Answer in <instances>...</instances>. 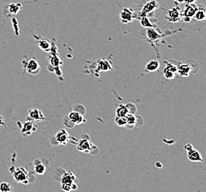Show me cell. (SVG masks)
I'll return each mask as SVG.
<instances>
[{
    "instance_id": "cell-8",
    "label": "cell",
    "mask_w": 206,
    "mask_h": 192,
    "mask_svg": "<svg viewBox=\"0 0 206 192\" xmlns=\"http://www.w3.org/2000/svg\"><path fill=\"white\" fill-rule=\"evenodd\" d=\"M68 118L70 119L71 121L73 123L74 125H79L82 124L85 121V120L83 115L81 114V113L76 112V111H72V112L69 113L68 115Z\"/></svg>"
},
{
    "instance_id": "cell-4",
    "label": "cell",
    "mask_w": 206,
    "mask_h": 192,
    "mask_svg": "<svg viewBox=\"0 0 206 192\" xmlns=\"http://www.w3.org/2000/svg\"><path fill=\"white\" fill-rule=\"evenodd\" d=\"M25 69L29 73L36 75L39 72L40 66L35 59H32L27 62Z\"/></svg>"
},
{
    "instance_id": "cell-18",
    "label": "cell",
    "mask_w": 206,
    "mask_h": 192,
    "mask_svg": "<svg viewBox=\"0 0 206 192\" xmlns=\"http://www.w3.org/2000/svg\"><path fill=\"white\" fill-rule=\"evenodd\" d=\"M39 162L37 163V161H35V172L37 173L39 175H42V174H45V171H46V168L45 166H44L43 164L41 163V161L39 160Z\"/></svg>"
},
{
    "instance_id": "cell-5",
    "label": "cell",
    "mask_w": 206,
    "mask_h": 192,
    "mask_svg": "<svg viewBox=\"0 0 206 192\" xmlns=\"http://www.w3.org/2000/svg\"><path fill=\"white\" fill-rule=\"evenodd\" d=\"M158 7H159V5H158L157 1H155V0H150L149 2L145 3V5L142 7V12L140 13V16H146L148 13H151L152 11H153L154 10L157 9Z\"/></svg>"
},
{
    "instance_id": "cell-15",
    "label": "cell",
    "mask_w": 206,
    "mask_h": 192,
    "mask_svg": "<svg viewBox=\"0 0 206 192\" xmlns=\"http://www.w3.org/2000/svg\"><path fill=\"white\" fill-rule=\"evenodd\" d=\"M77 149L81 151H89L90 150V142L87 139L81 140L77 146Z\"/></svg>"
},
{
    "instance_id": "cell-28",
    "label": "cell",
    "mask_w": 206,
    "mask_h": 192,
    "mask_svg": "<svg viewBox=\"0 0 206 192\" xmlns=\"http://www.w3.org/2000/svg\"><path fill=\"white\" fill-rule=\"evenodd\" d=\"M196 0H183V2H185L186 4H192L195 3Z\"/></svg>"
},
{
    "instance_id": "cell-20",
    "label": "cell",
    "mask_w": 206,
    "mask_h": 192,
    "mask_svg": "<svg viewBox=\"0 0 206 192\" xmlns=\"http://www.w3.org/2000/svg\"><path fill=\"white\" fill-rule=\"evenodd\" d=\"M140 23H141L142 26L146 28H153V24H152L150 21V19L148 18L146 16H142L141 19H140Z\"/></svg>"
},
{
    "instance_id": "cell-17",
    "label": "cell",
    "mask_w": 206,
    "mask_h": 192,
    "mask_svg": "<svg viewBox=\"0 0 206 192\" xmlns=\"http://www.w3.org/2000/svg\"><path fill=\"white\" fill-rule=\"evenodd\" d=\"M128 108L126 105H120L118 108L117 109L116 114L117 116L119 117H126V115L128 114Z\"/></svg>"
},
{
    "instance_id": "cell-7",
    "label": "cell",
    "mask_w": 206,
    "mask_h": 192,
    "mask_svg": "<svg viewBox=\"0 0 206 192\" xmlns=\"http://www.w3.org/2000/svg\"><path fill=\"white\" fill-rule=\"evenodd\" d=\"M28 118H29V120H31L33 121H40L45 119L43 112L38 109H32L29 110Z\"/></svg>"
},
{
    "instance_id": "cell-24",
    "label": "cell",
    "mask_w": 206,
    "mask_h": 192,
    "mask_svg": "<svg viewBox=\"0 0 206 192\" xmlns=\"http://www.w3.org/2000/svg\"><path fill=\"white\" fill-rule=\"evenodd\" d=\"M115 123L119 126H126L127 120L126 117H119L116 116L115 118Z\"/></svg>"
},
{
    "instance_id": "cell-21",
    "label": "cell",
    "mask_w": 206,
    "mask_h": 192,
    "mask_svg": "<svg viewBox=\"0 0 206 192\" xmlns=\"http://www.w3.org/2000/svg\"><path fill=\"white\" fill-rule=\"evenodd\" d=\"M147 36L151 40H156L158 38L160 37V35H159L155 30H153V28L148 29Z\"/></svg>"
},
{
    "instance_id": "cell-30",
    "label": "cell",
    "mask_w": 206,
    "mask_h": 192,
    "mask_svg": "<svg viewBox=\"0 0 206 192\" xmlns=\"http://www.w3.org/2000/svg\"><path fill=\"white\" fill-rule=\"evenodd\" d=\"M176 2H177L178 3H182L183 2V0H176Z\"/></svg>"
},
{
    "instance_id": "cell-22",
    "label": "cell",
    "mask_w": 206,
    "mask_h": 192,
    "mask_svg": "<svg viewBox=\"0 0 206 192\" xmlns=\"http://www.w3.org/2000/svg\"><path fill=\"white\" fill-rule=\"evenodd\" d=\"M205 17L206 14L205 11L203 9H198L194 14V18H195V19L198 21H204L205 19Z\"/></svg>"
},
{
    "instance_id": "cell-23",
    "label": "cell",
    "mask_w": 206,
    "mask_h": 192,
    "mask_svg": "<svg viewBox=\"0 0 206 192\" xmlns=\"http://www.w3.org/2000/svg\"><path fill=\"white\" fill-rule=\"evenodd\" d=\"M39 47H41L45 51H49L51 49V44L47 40H40L39 41Z\"/></svg>"
},
{
    "instance_id": "cell-29",
    "label": "cell",
    "mask_w": 206,
    "mask_h": 192,
    "mask_svg": "<svg viewBox=\"0 0 206 192\" xmlns=\"http://www.w3.org/2000/svg\"><path fill=\"white\" fill-rule=\"evenodd\" d=\"M156 166H157V167H159V168H162V167H163V165L161 164V163L160 162H157V163H156Z\"/></svg>"
},
{
    "instance_id": "cell-9",
    "label": "cell",
    "mask_w": 206,
    "mask_h": 192,
    "mask_svg": "<svg viewBox=\"0 0 206 192\" xmlns=\"http://www.w3.org/2000/svg\"><path fill=\"white\" fill-rule=\"evenodd\" d=\"M198 9H199V7L196 6L194 3L187 4L183 13V18L191 19V18H193L194 16V14H195V13Z\"/></svg>"
},
{
    "instance_id": "cell-10",
    "label": "cell",
    "mask_w": 206,
    "mask_h": 192,
    "mask_svg": "<svg viewBox=\"0 0 206 192\" xmlns=\"http://www.w3.org/2000/svg\"><path fill=\"white\" fill-rule=\"evenodd\" d=\"M69 137H70V136H69L68 132L65 129L59 130L55 136V139L57 141V143L63 144V145H65L68 143L69 141Z\"/></svg>"
},
{
    "instance_id": "cell-25",
    "label": "cell",
    "mask_w": 206,
    "mask_h": 192,
    "mask_svg": "<svg viewBox=\"0 0 206 192\" xmlns=\"http://www.w3.org/2000/svg\"><path fill=\"white\" fill-rule=\"evenodd\" d=\"M163 73H164V76L167 79H173V78H174L175 76H176V72H173V71L168 70L167 68H165Z\"/></svg>"
},
{
    "instance_id": "cell-2",
    "label": "cell",
    "mask_w": 206,
    "mask_h": 192,
    "mask_svg": "<svg viewBox=\"0 0 206 192\" xmlns=\"http://www.w3.org/2000/svg\"><path fill=\"white\" fill-rule=\"evenodd\" d=\"M74 175L72 174H65L62 177V189L65 191H70L73 189V186H76V184L74 183Z\"/></svg>"
},
{
    "instance_id": "cell-6",
    "label": "cell",
    "mask_w": 206,
    "mask_h": 192,
    "mask_svg": "<svg viewBox=\"0 0 206 192\" xmlns=\"http://www.w3.org/2000/svg\"><path fill=\"white\" fill-rule=\"evenodd\" d=\"M120 19L124 24L131 22L134 19V11L130 8H124L120 13Z\"/></svg>"
},
{
    "instance_id": "cell-1",
    "label": "cell",
    "mask_w": 206,
    "mask_h": 192,
    "mask_svg": "<svg viewBox=\"0 0 206 192\" xmlns=\"http://www.w3.org/2000/svg\"><path fill=\"white\" fill-rule=\"evenodd\" d=\"M12 173L13 178L16 182L24 184H27L29 182L28 172L24 168H16L13 172H12Z\"/></svg>"
},
{
    "instance_id": "cell-14",
    "label": "cell",
    "mask_w": 206,
    "mask_h": 192,
    "mask_svg": "<svg viewBox=\"0 0 206 192\" xmlns=\"http://www.w3.org/2000/svg\"><path fill=\"white\" fill-rule=\"evenodd\" d=\"M159 66H160V64H159V62L157 60H151L146 64L145 71L149 72H155L159 68Z\"/></svg>"
},
{
    "instance_id": "cell-13",
    "label": "cell",
    "mask_w": 206,
    "mask_h": 192,
    "mask_svg": "<svg viewBox=\"0 0 206 192\" xmlns=\"http://www.w3.org/2000/svg\"><path fill=\"white\" fill-rule=\"evenodd\" d=\"M191 70V67L188 64H182L177 67V72L180 74V76L183 77L189 76Z\"/></svg>"
},
{
    "instance_id": "cell-12",
    "label": "cell",
    "mask_w": 206,
    "mask_h": 192,
    "mask_svg": "<svg viewBox=\"0 0 206 192\" xmlns=\"http://www.w3.org/2000/svg\"><path fill=\"white\" fill-rule=\"evenodd\" d=\"M167 19H168L169 22H176L180 20V13L178 8L173 7L170 11L167 12Z\"/></svg>"
},
{
    "instance_id": "cell-11",
    "label": "cell",
    "mask_w": 206,
    "mask_h": 192,
    "mask_svg": "<svg viewBox=\"0 0 206 192\" xmlns=\"http://www.w3.org/2000/svg\"><path fill=\"white\" fill-rule=\"evenodd\" d=\"M188 152V158L191 162H203L201 154L195 149H191L190 150L187 151Z\"/></svg>"
},
{
    "instance_id": "cell-27",
    "label": "cell",
    "mask_w": 206,
    "mask_h": 192,
    "mask_svg": "<svg viewBox=\"0 0 206 192\" xmlns=\"http://www.w3.org/2000/svg\"><path fill=\"white\" fill-rule=\"evenodd\" d=\"M193 149V146H192L191 144H190V143L186 144L185 146V150H186L187 151L190 150V149Z\"/></svg>"
},
{
    "instance_id": "cell-3",
    "label": "cell",
    "mask_w": 206,
    "mask_h": 192,
    "mask_svg": "<svg viewBox=\"0 0 206 192\" xmlns=\"http://www.w3.org/2000/svg\"><path fill=\"white\" fill-rule=\"evenodd\" d=\"M37 129V126L35 124L34 121L31 120H28L25 123L22 128V134L25 136L30 135L33 132H36Z\"/></svg>"
},
{
    "instance_id": "cell-19",
    "label": "cell",
    "mask_w": 206,
    "mask_h": 192,
    "mask_svg": "<svg viewBox=\"0 0 206 192\" xmlns=\"http://www.w3.org/2000/svg\"><path fill=\"white\" fill-rule=\"evenodd\" d=\"M13 189L10 183L6 182H2L0 183V191L1 192H11L13 191Z\"/></svg>"
},
{
    "instance_id": "cell-16",
    "label": "cell",
    "mask_w": 206,
    "mask_h": 192,
    "mask_svg": "<svg viewBox=\"0 0 206 192\" xmlns=\"http://www.w3.org/2000/svg\"><path fill=\"white\" fill-rule=\"evenodd\" d=\"M126 120H127V125L126 126H134L136 124L137 122V118L134 115V114H130L128 113L126 115Z\"/></svg>"
},
{
    "instance_id": "cell-26",
    "label": "cell",
    "mask_w": 206,
    "mask_h": 192,
    "mask_svg": "<svg viewBox=\"0 0 206 192\" xmlns=\"http://www.w3.org/2000/svg\"><path fill=\"white\" fill-rule=\"evenodd\" d=\"M166 64H167V66H166V67H165V68L168 69V70L173 71V72H176H176H177L176 66H175L174 64H171V63H167V62H166Z\"/></svg>"
}]
</instances>
